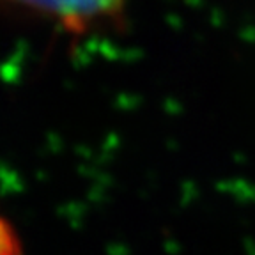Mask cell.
Segmentation results:
<instances>
[{
	"mask_svg": "<svg viewBox=\"0 0 255 255\" xmlns=\"http://www.w3.org/2000/svg\"><path fill=\"white\" fill-rule=\"evenodd\" d=\"M14 4L52 18L69 32H85L123 14L124 0H12Z\"/></svg>",
	"mask_w": 255,
	"mask_h": 255,
	"instance_id": "6da1fadb",
	"label": "cell"
}]
</instances>
